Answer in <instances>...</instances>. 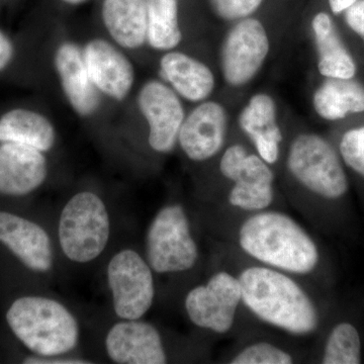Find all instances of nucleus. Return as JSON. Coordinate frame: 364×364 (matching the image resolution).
Listing matches in <instances>:
<instances>
[{
	"label": "nucleus",
	"mask_w": 364,
	"mask_h": 364,
	"mask_svg": "<svg viewBox=\"0 0 364 364\" xmlns=\"http://www.w3.org/2000/svg\"><path fill=\"white\" fill-rule=\"evenodd\" d=\"M239 124L265 162L273 164L279 160L282 134L277 124L272 97L257 95L251 98L247 107L241 112Z\"/></svg>",
	"instance_id": "obj_18"
},
{
	"label": "nucleus",
	"mask_w": 364,
	"mask_h": 364,
	"mask_svg": "<svg viewBox=\"0 0 364 364\" xmlns=\"http://www.w3.org/2000/svg\"><path fill=\"white\" fill-rule=\"evenodd\" d=\"M358 0H329L330 7L334 14H338L346 11L349 6L355 4Z\"/></svg>",
	"instance_id": "obj_32"
},
{
	"label": "nucleus",
	"mask_w": 364,
	"mask_h": 364,
	"mask_svg": "<svg viewBox=\"0 0 364 364\" xmlns=\"http://www.w3.org/2000/svg\"><path fill=\"white\" fill-rule=\"evenodd\" d=\"M66 4H71V6H77V4H82L85 0H63Z\"/></svg>",
	"instance_id": "obj_33"
},
{
	"label": "nucleus",
	"mask_w": 364,
	"mask_h": 364,
	"mask_svg": "<svg viewBox=\"0 0 364 364\" xmlns=\"http://www.w3.org/2000/svg\"><path fill=\"white\" fill-rule=\"evenodd\" d=\"M324 364L361 363V341L358 329L350 323H340L333 328L324 349Z\"/></svg>",
	"instance_id": "obj_25"
},
{
	"label": "nucleus",
	"mask_w": 364,
	"mask_h": 364,
	"mask_svg": "<svg viewBox=\"0 0 364 364\" xmlns=\"http://www.w3.org/2000/svg\"><path fill=\"white\" fill-rule=\"evenodd\" d=\"M138 105L149 124L150 147L158 153L173 150L184 121L183 107L176 91L160 81H148L139 91Z\"/></svg>",
	"instance_id": "obj_11"
},
{
	"label": "nucleus",
	"mask_w": 364,
	"mask_h": 364,
	"mask_svg": "<svg viewBox=\"0 0 364 364\" xmlns=\"http://www.w3.org/2000/svg\"><path fill=\"white\" fill-rule=\"evenodd\" d=\"M269 51V41L262 23L246 18L228 33L222 49L225 80L232 86L246 85L256 75Z\"/></svg>",
	"instance_id": "obj_10"
},
{
	"label": "nucleus",
	"mask_w": 364,
	"mask_h": 364,
	"mask_svg": "<svg viewBox=\"0 0 364 364\" xmlns=\"http://www.w3.org/2000/svg\"><path fill=\"white\" fill-rule=\"evenodd\" d=\"M239 244L250 257L280 272L308 274L318 265L312 237L284 213L261 210L249 217L239 230Z\"/></svg>",
	"instance_id": "obj_2"
},
{
	"label": "nucleus",
	"mask_w": 364,
	"mask_h": 364,
	"mask_svg": "<svg viewBox=\"0 0 364 364\" xmlns=\"http://www.w3.org/2000/svg\"><path fill=\"white\" fill-rule=\"evenodd\" d=\"M107 282L114 313L122 320H139L150 310L155 298L152 268L133 249H124L109 260Z\"/></svg>",
	"instance_id": "obj_7"
},
{
	"label": "nucleus",
	"mask_w": 364,
	"mask_h": 364,
	"mask_svg": "<svg viewBox=\"0 0 364 364\" xmlns=\"http://www.w3.org/2000/svg\"><path fill=\"white\" fill-rule=\"evenodd\" d=\"M293 358L287 351L267 342H258L245 347L230 363L232 364H289Z\"/></svg>",
	"instance_id": "obj_26"
},
{
	"label": "nucleus",
	"mask_w": 364,
	"mask_h": 364,
	"mask_svg": "<svg viewBox=\"0 0 364 364\" xmlns=\"http://www.w3.org/2000/svg\"><path fill=\"white\" fill-rule=\"evenodd\" d=\"M16 338L40 356H58L77 346V320L63 304L45 296H21L6 313Z\"/></svg>",
	"instance_id": "obj_3"
},
{
	"label": "nucleus",
	"mask_w": 364,
	"mask_h": 364,
	"mask_svg": "<svg viewBox=\"0 0 364 364\" xmlns=\"http://www.w3.org/2000/svg\"><path fill=\"white\" fill-rule=\"evenodd\" d=\"M147 43L153 49L170 51L181 44L177 0H147Z\"/></svg>",
	"instance_id": "obj_24"
},
{
	"label": "nucleus",
	"mask_w": 364,
	"mask_h": 364,
	"mask_svg": "<svg viewBox=\"0 0 364 364\" xmlns=\"http://www.w3.org/2000/svg\"><path fill=\"white\" fill-rule=\"evenodd\" d=\"M47 176L44 153L20 144L0 143V195H28L39 188Z\"/></svg>",
	"instance_id": "obj_16"
},
{
	"label": "nucleus",
	"mask_w": 364,
	"mask_h": 364,
	"mask_svg": "<svg viewBox=\"0 0 364 364\" xmlns=\"http://www.w3.org/2000/svg\"><path fill=\"white\" fill-rule=\"evenodd\" d=\"M55 68L66 100L81 117H92L100 109V91L86 68L82 50L72 42H63L57 48Z\"/></svg>",
	"instance_id": "obj_17"
},
{
	"label": "nucleus",
	"mask_w": 364,
	"mask_h": 364,
	"mask_svg": "<svg viewBox=\"0 0 364 364\" xmlns=\"http://www.w3.org/2000/svg\"><path fill=\"white\" fill-rule=\"evenodd\" d=\"M25 363L37 364H87L90 361L80 358H65L58 356H31L25 359Z\"/></svg>",
	"instance_id": "obj_31"
},
{
	"label": "nucleus",
	"mask_w": 364,
	"mask_h": 364,
	"mask_svg": "<svg viewBox=\"0 0 364 364\" xmlns=\"http://www.w3.org/2000/svg\"><path fill=\"white\" fill-rule=\"evenodd\" d=\"M318 116L328 121L364 112V87L350 79L329 78L314 95Z\"/></svg>",
	"instance_id": "obj_23"
},
{
	"label": "nucleus",
	"mask_w": 364,
	"mask_h": 364,
	"mask_svg": "<svg viewBox=\"0 0 364 364\" xmlns=\"http://www.w3.org/2000/svg\"><path fill=\"white\" fill-rule=\"evenodd\" d=\"M220 170L235 183L230 205L246 212H261L272 205L274 174L259 155L248 154L241 145L231 146L222 156Z\"/></svg>",
	"instance_id": "obj_8"
},
{
	"label": "nucleus",
	"mask_w": 364,
	"mask_h": 364,
	"mask_svg": "<svg viewBox=\"0 0 364 364\" xmlns=\"http://www.w3.org/2000/svg\"><path fill=\"white\" fill-rule=\"evenodd\" d=\"M313 31L318 54V71L328 78L350 79L355 75L353 59L340 40L330 16L320 13L314 18Z\"/></svg>",
	"instance_id": "obj_22"
},
{
	"label": "nucleus",
	"mask_w": 364,
	"mask_h": 364,
	"mask_svg": "<svg viewBox=\"0 0 364 364\" xmlns=\"http://www.w3.org/2000/svg\"><path fill=\"white\" fill-rule=\"evenodd\" d=\"M241 301L240 280L229 272H220L215 273L207 284L191 289L184 306L193 324L225 334L233 327Z\"/></svg>",
	"instance_id": "obj_9"
},
{
	"label": "nucleus",
	"mask_w": 364,
	"mask_h": 364,
	"mask_svg": "<svg viewBox=\"0 0 364 364\" xmlns=\"http://www.w3.org/2000/svg\"><path fill=\"white\" fill-rule=\"evenodd\" d=\"M345 20L364 42V0H358L345 11Z\"/></svg>",
	"instance_id": "obj_29"
},
{
	"label": "nucleus",
	"mask_w": 364,
	"mask_h": 364,
	"mask_svg": "<svg viewBox=\"0 0 364 364\" xmlns=\"http://www.w3.org/2000/svg\"><path fill=\"white\" fill-rule=\"evenodd\" d=\"M287 167L301 186L323 198L336 200L348 189L336 152L320 136H299L289 148Z\"/></svg>",
	"instance_id": "obj_6"
},
{
	"label": "nucleus",
	"mask_w": 364,
	"mask_h": 364,
	"mask_svg": "<svg viewBox=\"0 0 364 364\" xmlns=\"http://www.w3.org/2000/svg\"><path fill=\"white\" fill-rule=\"evenodd\" d=\"M111 236V219L102 198L91 191L72 196L60 215L58 237L69 260L88 263L100 255Z\"/></svg>",
	"instance_id": "obj_4"
},
{
	"label": "nucleus",
	"mask_w": 364,
	"mask_h": 364,
	"mask_svg": "<svg viewBox=\"0 0 364 364\" xmlns=\"http://www.w3.org/2000/svg\"><path fill=\"white\" fill-rule=\"evenodd\" d=\"M0 243L33 272L46 273L54 263L49 235L39 225L11 213L0 212Z\"/></svg>",
	"instance_id": "obj_14"
},
{
	"label": "nucleus",
	"mask_w": 364,
	"mask_h": 364,
	"mask_svg": "<svg viewBox=\"0 0 364 364\" xmlns=\"http://www.w3.org/2000/svg\"><path fill=\"white\" fill-rule=\"evenodd\" d=\"M340 151L345 163L364 177V127L347 132L340 144Z\"/></svg>",
	"instance_id": "obj_27"
},
{
	"label": "nucleus",
	"mask_w": 364,
	"mask_h": 364,
	"mask_svg": "<svg viewBox=\"0 0 364 364\" xmlns=\"http://www.w3.org/2000/svg\"><path fill=\"white\" fill-rule=\"evenodd\" d=\"M146 251L151 268L161 274L195 267L198 248L182 205H166L157 213L148 229Z\"/></svg>",
	"instance_id": "obj_5"
},
{
	"label": "nucleus",
	"mask_w": 364,
	"mask_h": 364,
	"mask_svg": "<svg viewBox=\"0 0 364 364\" xmlns=\"http://www.w3.org/2000/svg\"><path fill=\"white\" fill-rule=\"evenodd\" d=\"M0 143L20 144L45 153L54 147L56 130L44 114L18 107L0 117Z\"/></svg>",
	"instance_id": "obj_21"
},
{
	"label": "nucleus",
	"mask_w": 364,
	"mask_h": 364,
	"mask_svg": "<svg viewBox=\"0 0 364 364\" xmlns=\"http://www.w3.org/2000/svg\"><path fill=\"white\" fill-rule=\"evenodd\" d=\"M102 14L117 45L134 50L147 42V0H104Z\"/></svg>",
	"instance_id": "obj_20"
},
{
	"label": "nucleus",
	"mask_w": 364,
	"mask_h": 364,
	"mask_svg": "<svg viewBox=\"0 0 364 364\" xmlns=\"http://www.w3.org/2000/svg\"><path fill=\"white\" fill-rule=\"evenodd\" d=\"M86 68L100 92L122 102L135 83V69L130 59L109 41L93 39L82 50Z\"/></svg>",
	"instance_id": "obj_13"
},
{
	"label": "nucleus",
	"mask_w": 364,
	"mask_h": 364,
	"mask_svg": "<svg viewBox=\"0 0 364 364\" xmlns=\"http://www.w3.org/2000/svg\"><path fill=\"white\" fill-rule=\"evenodd\" d=\"M226 128L224 107L214 102H203L184 119L179 131V145L189 159L205 161L221 150Z\"/></svg>",
	"instance_id": "obj_15"
},
{
	"label": "nucleus",
	"mask_w": 364,
	"mask_h": 364,
	"mask_svg": "<svg viewBox=\"0 0 364 364\" xmlns=\"http://www.w3.org/2000/svg\"><path fill=\"white\" fill-rule=\"evenodd\" d=\"M213 11L227 21L238 20L253 14L263 0H208Z\"/></svg>",
	"instance_id": "obj_28"
},
{
	"label": "nucleus",
	"mask_w": 364,
	"mask_h": 364,
	"mask_svg": "<svg viewBox=\"0 0 364 364\" xmlns=\"http://www.w3.org/2000/svg\"><path fill=\"white\" fill-rule=\"evenodd\" d=\"M107 355L119 364L167 363L161 335L150 323L123 320L112 326L105 338Z\"/></svg>",
	"instance_id": "obj_12"
},
{
	"label": "nucleus",
	"mask_w": 364,
	"mask_h": 364,
	"mask_svg": "<svg viewBox=\"0 0 364 364\" xmlns=\"http://www.w3.org/2000/svg\"><path fill=\"white\" fill-rule=\"evenodd\" d=\"M238 279L242 301L263 322L296 336H306L317 330V308L303 287L284 272L251 267Z\"/></svg>",
	"instance_id": "obj_1"
},
{
	"label": "nucleus",
	"mask_w": 364,
	"mask_h": 364,
	"mask_svg": "<svg viewBox=\"0 0 364 364\" xmlns=\"http://www.w3.org/2000/svg\"><path fill=\"white\" fill-rule=\"evenodd\" d=\"M160 73L176 93L189 102L212 95L215 77L207 65L181 52H168L160 60Z\"/></svg>",
	"instance_id": "obj_19"
},
{
	"label": "nucleus",
	"mask_w": 364,
	"mask_h": 364,
	"mask_svg": "<svg viewBox=\"0 0 364 364\" xmlns=\"http://www.w3.org/2000/svg\"><path fill=\"white\" fill-rule=\"evenodd\" d=\"M16 55V48L11 38L0 31V72L11 65Z\"/></svg>",
	"instance_id": "obj_30"
}]
</instances>
